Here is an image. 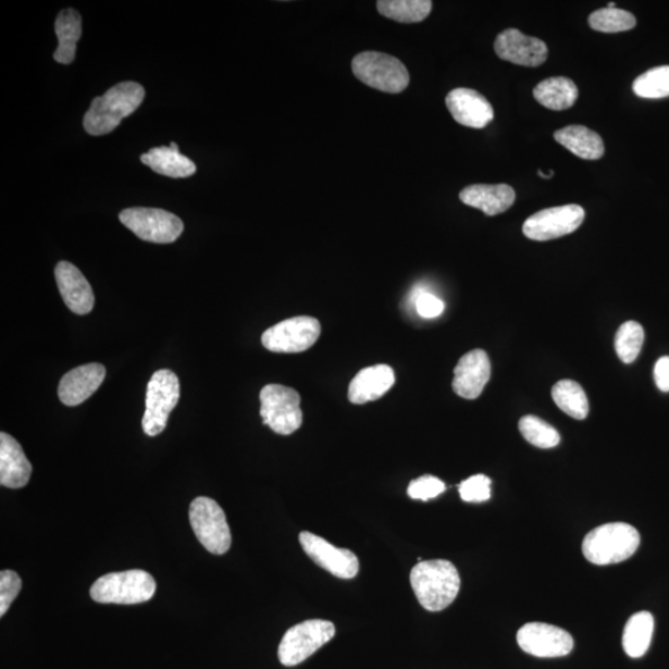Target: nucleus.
<instances>
[{"label": "nucleus", "instance_id": "nucleus-34", "mask_svg": "<svg viewBox=\"0 0 669 669\" xmlns=\"http://www.w3.org/2000/svg\"><path fill=\"white\" fill-rule=\"evenodd\" d=\"M462 501L485 503L491 497V480L486 475L471 476L459 486Z\"/></svg>", "mask_w": 669, "mask_h": 669}, {"label": "nucleus", "instance_id": "nucleus-37", "mask_svg": "<svg viewBox=\"0 0 669 669\" xmlns=\"http://www.w3.org/2000/svg\"><path fill=\"white\" fill-rule=\"evenodd\" d=\"M416 302L418 314L426 319L439 317L445 309L444 301L426 292L419 293Z\"/></svg>", "mask_w": 669, "mask_h": 669}, {"label": "nucleus", "instance_id": "nucleus-6", "mask_svg": "<svg viewBox=\"0 0 669 669\" xmlns=\"http://www.w3.org/2000/svg\"><path fill=\"white\" fill-rule=\"evenodd\" d=\"M181 398V382L171 370L157 371L147 387L146 413L143 431L149 436L164 432L168 418Z\"/></svg>", "mask_w": 669, "mask_h": 669}, {"label": "nucleus", "instance_id": "nucleus-17", "mask_svg": "<svg viewBox=\"0 0 669 669\" xmlns=\"http://www.w3.org/2000/svg\"><path fill=\"white\" fill-rule=\"evenodd\" d=\"M491 377V362L483 350H472L461 357L454 370L453 389L461 398L476 399Z\"/></svg>", "mask_w": 669, "mask_h": 669}, {"label": "nucleus", "instance_id": "nucleus-25", "mask_svg": "<svg viewBox=\"0 0 669 669\" xmlns=\"http://www.w3.org/2000/svg\"><path fill=\"white\" fill-rule=\"evenodd\" d=\"M559 145L579 158L585 160L600 159L605 153V146L599 134L584 126H568L555 133Z\"/></svg>", "mask_w": 669, "mask_h": 669}, {"label": "nucleus", "instance_id": "nucleus-31", "mask_svg": "<svg viewBox=\"0 0 669 669\" xmlns=\"http://www.w3.org/2000/svg\"><path fill=\"white\" fill-rule=\"evenodd\" d=\"M644 342V327L636 321H628L620 326L615 336V350L623 363H632L637 359Z\"/></svg>", "mask_w": 669, "mask_h": 669}, {"label": "nucleus", "instance_id": "nucleus-10", "mask_svg": "<svg viewBox=\"0 0 669 669\" xmlns=\"http://www.w3.org/2000/svg\"><path fill=\"white\" fill-rule=\"evenodd\" d=\"M120 220L134 235L147 243L172 244L184 231L183 221L162 209H126L120 213Z\"/></svg>", "mask_w": 669, "mask_h": 669}, {"label": "nucleus", "instance_id": "nucleus-12", "mask_svg": "<svg viewBox=\"0 0 669 669\" xmlns=\"http://www.w3.org/2000/svg\"><path fill=\"white\" fill-rule=\"evenodd\" d=\"M585 219V211L579 205L570 203L542 210L523 223V234L533 240H550L573 234Z\"/></svg>", "mask_w": 669, "mask_h": 669}, {"label": "nucleus", "instance_id": "nucleus-16", "mask_svg": "<svg viewBox=\"0 0 669 669\" xmlns=\"http://www.w3.org/2000/svg\"><path fill=\"white\" fill-rule=\"evenodd\" d=\"M445 103L461 126L481 129L495 119L493 106L475 89L455 88L446 96Z\"/></svg>", "mask_w": 669, "mask_h": 669}, {"label": "nucleus", "instance_id": "nucleus-29", "mask_svg": "<svg viewBox=\"0 0 669 669\" xmlns=\"http://www.w3.org/2000/svg\"><path fill=\"white\" fill-rule=\"evenodd\" d=\"M555 404L568 416L583 421L589 413V401L582 386L575 381L565 380L552 388Z\"/></svg>", "mask_w": 669, "mask_h": 669}, {"label": "nucleus", "instance_id": "nucleus-11", "mask_svg": "<svg viewBox=\"0 0 669 669\" xmlns=\"http://www.w3.org/2000/svg\"><path fill=\"white\" fill-rule=\"evenodd\" d=\"M320 333L321 325L318 319L296 317L268 329L262 335V344L272 352L299 354L314 346Z\"/></svg>", "mask_w": 669, "mask_h": 669}, {"label": "nucleus", "instance_id": "nucleus-27", "mask_svg": "<svg viewBox=\"0 0 669 669\" xmlns=\"http://www.w3.org/2000/svg\"><path fill=\"white\" fill-rule=\"evenodd\" d=\"M655 620L653 614L640 611L629 619L622 635V646L629 657L644 656L653 641Z\"/></svg>", "mask_w": 669, "mask_h": 669}, {"label": "nucleus", "instance_id": "nucleus-13", "mask_svg": "<svg viewBox=\"0 0 669 669\" xmlns=\"http://www.w3.org/2000/svg\"><path fill=\"white\" fill-rule=\"evenodd\" d=\"M517 642L525 654L541 658L563 657L572 653L574 640L569 632L543 622L525 623L517 632Z\"/></svg>", "mask_w": 669, "mask_h": 669}, {"label": "nucleus", "instance_id": "nucleus-32", "mask_svg": "<svg viewBox=\"0 0 669 669\" xmlns=\"http://www.w3.org/2000/svg\"><path fill=\"white\" fill-rule=\"evenodd\" d=\"M519 428L523 438L537 448H555L560 442V435L555 428L538 417L524 416Z\"/></svg>", "mask_w": 669, "mask_h": 669}, {"label": "nucleus", "instance_id": "nucleus-2", "mask_svg": "<svg viewBox=\"0 0 669 669\" xmlns=\"http://www.w3.org/2000/svg\"><path fill=\"white\" fill-rule=\"evenodd\" d=\"M410 584L419 604L428 611H442L455 599L460 591V575L449 560L434 559L419 561L410 572Z\"/></svg>", "mask_w": 669, "mask_h": 669}, {"label": "nucleus", "instance_id": "nucleus-36", "mask_svg": "<svg viewBox=\"0 0 669 669\" xmlns=\"http://www.w3.org/2000/svg\"><path fill=\"white\" fill-rule=\"evenodd\" d=\"M22 579L13 570L0 573V617H4L22 591Z\"/></svg>", "mask_w": 669, "mask_h": 669}, {"label": "nucleus", "instance_id": "nucleus-7", "mask_svg": "<svg viewBox=\"0 0 669 669\" xmlns=\"http://www.w3.org/2000/svg\"><path fill=\"white\" fill-rule=\"evenodd\" d=\"M333 622L325 620H308L296 624L285 632L278 648L282 665L298 666L314 655L335 636Z\"/></svg>", "mask_w": 669, "mask_h": 669}, {"label": "nucleus", "instance_id": "nucleus-18", "mask_svg": "<svg viewBox=\"0 0 669 669\" xmlns=\"http://www.w3.org/2000/svg\"><path fill=\"white\" fill-rule=\"evenodd\" d=\"M55 278L61 297L71 311L77 315H86L94 309V290L76 265L66 261L59 262Z\"/></svg>", "mask_w": 669, "mask_h": 669}, {"label": "nucleus", "instance_id": "nucleus-9", "mask_svg": "<svg viewBox=\"0 0 669 669\" xmlns=\"http://www.w3.org/2000/svg\"><path fill=\"white\" fill-rule=\"evenodd\" d=\"M263 424L280 435H290L302 424L300 395L296 389L282 385H267L261 391Z\"/></svg>", "mask_w": 669, "mask_h": 669}, {"label": "nucleus", "instance_id": "nucleus-21", "mask_svg": "<svg viewBox=\"0 0 669 669\" xmlns=\"http://www.w3.org/2000/svg\"><path fill=\"white\" fill-rule=\"evenodd\" d=\"M33 467L13 436L0 434V484L9 488L28 485Z\"/></svg>", "mask_w": 669, "mask_h": 669}, {"label": "nucleus", "instance_id": "nucleus-20", "mask_svg": "<svg viewBox=\"0 0 669 669\" xmlns=\"http://www.w3.org/2000/svg\"><path fill=\"white\" fill-rule=\"evenodd\" d=\"M396 374L388 364L372 366L356 374L349 386V400L364 405L385 396L395 386Z\"/></svg>", "mask_w": 669, "mask_h": 669}, {"label": "nucleus", "instance_id": "nucleus-30", "mask_svg": "<svg viewBox=\"0 0 669 669\" xmlns=\"http://www.w3.org/2000/svg\"><path fill=\"white\" fill-rule=\"evenodd\" d=\"M589 25L600 33H621L635 28L636 17L622 9L604 8L589 16Z\"/></svg>", "mask_w": 669, "mask_h": 669}, {"label": "nucleus", "instance_id": "nucleus-23", "mask_svg": "<svg viewBox=\"0 0 669 669\" xmlns=\"http://www.w3.org/2000/svg\"><path fill=\"white\" fill-rule=\"evenodd\" d=\"M141 163L149 166L157 174L182 178L196 173V165L189 158L178 151L176 143L171 147H157L140 157Z\"/></svg>", "mask_w": 669, "mask_h": 669}, {"label": "nucleus", "instance_id": "nucleus-15", "mask_svg": "<svg viewBox=\"0 0 669 669\" xmlns=\"http://www.w3.org/2000/svg\"><path fill=\"white\" fill-rule=\"evenodd\" d=\"M495 51L499 59L515 65L537 67L548 58L546 42L528 37L517 29H507L498 35Z\"/></svg>", "mask_w": 669, "mask_h": 669}, {"label": "nucleus", "instance_id": "nucleus-3", "mask_svg": "<svg viewBox=\"0 0 669 669\" xmlns=\"http://www.w3.org/2000/svg\"><path fill=\"white\" fill-rule=\"evenodd\" d=\"M640 542V533L631 524L606 523L586 534L583 555L596 566L617 565L635 555Z\"/></svg>", "mask_w": 669, "mask_h": 669}, {"label": "nucleus", "instance_id": "nucleus-19", "mask_svg": "<svg viewBox=\"0 0 669 669\" xmlns=\"http://www.w3.org/2000/svg\"><path fill=\"white\" fill-rule=\"evenodd\" d=\"M104 377L106 369L101 363L79 366L61 379L59 398L69 407L82 405L100 388Z\"/></svg>", "mask_w": 669, "mask_h": 669}, {"label": "nucleus", "instance_id": "nucleus-33", "mask_svg": "<svg viewBox=\"0 0 669 669\" xmlns=\"http://www.w3.org/2000/svg\"><path fill=\"white\" fill-rule=\"evenodd\" d=\"M632 88L642 98L669 97V66L647 71L635 79Z\"/></svg>", "mask_w": 669, "mask_h": 669}, {"label": "nucleus", "instance_id": "nucleus-8", "mask_svg": "<svg viewBox=\"0 0 669 669\" xmlns=\"http://www.w3.org/2000/svg\"><path fill=\"white\" fill-rule=\"evenodd\" d=\"M190 523L196 538L212 555L221 556L228 552L232 543L231 531L226 515L215 499L195 498L190 506Z\"/></svg>", "mask_w": 669, "mask_h": 669}, {"label": "nucleus", "instance_id": "nucleus-26", "mask_svg": "<svg viewBox=\"0 0 669 669\" xmlns=\"http://www.w3.org/2000/svg\"><path fill=\"white\" fill-rule=\"evenodd\" d=\"M533 96L546 109L565 111L574 106L579 91L572 79L559 76L544 79L535 86Z\"/></svg>", "mask_w": 669, "mask_h": 669}, {"label": "nucleus", "instance_id": "nucleus-24", "mask_svg": "<svg viewBox=\"0 0 669 669\" xmlns=\"http://www.w3.org/2000/svg\"><path fill=\"white\" fill-rule=\"evenodd\" d=\"M55 33L59 48L53 52V60L69 65L76 58L77 42L82 38V15L73 8L64 9L57 17Z\"/></svg>", "mask_w": 669, "mask_h": 669}, {"label": "nucleus", "instance_id": "nucleus-1", "mask_svg": "<svg viewBox=\"0 0 669 669\" xmlns=\"http://www.w3.org/2000/svg\"><path fill=\"white\" fill-rule=\"evenodd\" d=\"M146 89L138 83L114 85L98 96L84 117V128L91 136L100 137L117 128L124 119L138 110L145 101Z\"/></svg>", "mask_w": 669, "mask_h": 669}, {"label": "nucleus", "instance_id": "nucleus-5", "mask_svg": "<svg viewBox=\"0 0 669 669\" xmlns=\"http://www.w3.org/2000/svg\"><path fill=\"white\" fill-rule=\"evenodd\" d=\"M352 73L361 83L386 94H400L409 85L404 62L388 53L366 51L352 60Z\"/></svg>", "mask_w": 669, "mask_h": 669}, {"label": "nucleus", "instance_id": "nucleus-38", "mask_svg": "<svg viewBox=\"0 0 669 669\" xmlns=\"http://www.w3.org/2000/svg\"><path fill=\"white\" fill-rule=\"evenodd\" d=\"M654 373L658 389L669 392V356L661 357L656 362Z\"/></svg>", "mask_w": 669, "mask_h": 669}, {"label": "nucleus", "instance_id": "nucleus-22", "mask_svg": "<svg viewBox=\"0 0 669 669\" xmlns=\"http://www.w3.org/2000/svg\"><path fill=\"white\" fill-rule=\"evenodd\" d=\"M460 200L468 207L483 211L487 216H496L512 207L516 193L506 184H476L466 187L460 193Z\"/></svg>", "mask_w": 669, "mask_h": 669}, {"label": "nucleus", "instance_id": "nucleus-4", "mask_svg": "<svg viewBox=\"0 0 669 669\" xmlns=\"http://www.w3.org/2000/svg\"><path fill=\"white\" fill-rule=\"evenodd\" d=\"M156 591L154 578L145 570L134 569L97 579L89 594L97 603L133 605L149 602Z\"/></svg>", "mask_w": 669, "mask_h": 669}, {"label": "nucleus", "instance_id": "nucleus-35", "mask_svg": "<svg viewBox=\"0 0 669 669\" xmlns=\"http://www.w3.org/2000/svg\"><path fill=\"white\" fill-rule=\"evenodd\" d=\"M445 488V484L441 479L432 475H424L413 480L412 483L409 484L407 494L410 498L430 501V499L442 495Z\"/></svg>", "mask_w": 669, "mask_h": 669}, {"label": "nucleus", "instance_id": "nucleus-28", "mask_svg": "<svg viewBox=\"0 0 669 669\" xmlns=\"http://www.w3.org/2000/svg\"><path fill=\"white\" fill-rule=\"evenodd\" d=\"M432 8L431 0H380L377 2L381 15L405 24L425 21L430 16Z\"/></svg>", "mask_w": 669, "mask_h": 669}, {"label": "nucleus", "instance_id": "nucleus-14", "mask_svg": "<svg viewBox=\"0 0 669 669\" xmlns=\"http://www.w3.org/2000/svg\"><path fill=\"white\" fill-rule=\"evenodd\" d=\"M299 541L307 555L330 574L352 579L359 573L360 561L354 552L336 548L332 543L310 532H301Z\"/></svg>", "mask_w": 669, "mask_h": 669}]
</instances>
